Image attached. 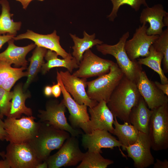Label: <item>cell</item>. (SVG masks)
I'll list each match as a JSON object with an SVG mask.
<instances>
[{
  "mask_svg": "<svg viewBox=\"0 0 168 168\" xmlns=\"http://www.w3.org/2000/svg\"><path fill=\"white\" fill-rule=\"evenodd\" d=\"M138 90L151 110L168 104V96L148 78L144 71L139 73L136 84Z\"/></svg>",
  "mask_w": 168,
  "mask_h": 168,
  "instance_id": "15",
  "label": "cell"
},
{
  "mask_svg": "<svg viewBox=\"0 0 168 168\" xmlns=\"http://www.w3.org/2000/svg\"><path fill=\"white\" fill-rule=\"evenodd\" d=\"M47 51V49L37 46L32 56L28 59L30 63L27 71V79L23 87V91L27 89L38 72L41 71L43 64L45 63L44 58Z\"/></svg>",
  "mask_w": 168,
  "mask_h": 168,
  "instance_id": "27",
  "label": "cell"
},
{
  "mask_svg": "<svg viewBox=\"0 0 168 168\" xmlns=\"http://www.w3.org/2000/svg\"><path fill=\"white\" fill-rule=\"evenodd\" d=\"M154 83L159 89L168 96V83L162 84L158 81H155Z\"/></svg>",
  "mask_w": 168,
  "mask_h": 168,
  "instance_id": "37",
  "label": "cell"
},
{
  "mask_svg": "<svg viewBox=\"0 0 168 168\" xmlns=\"http://www.w3.org/2000/svg\"><path fill=\"white\" fill-rule=\"evenodd\" d=\"M11 64L2 60H0V86L4 81L17 69L11 67Z\"/></svg>",
  "mask_w": 168,
  "mask_h": 168,
  "instance_id": "34",
  "label": "cell"
},
{
  "mask_svg": "<svg viewBox=\"0 0 168 168\" xmlns=\"http://www.w3.org/2000/svg\"><path fill=\"white\" fill-rule=\"evenodd\" d=\"M163 21L165 26L168 27V15H166L164 17Z\"/></svg>",
  "mask_w": 168,
  "mask_h": 168,
  "instance_id": "44",
  "label": "cell"
},
{
  "mask_svg": "<svg viewBox=\"0 0 168 168\" xmlns=\"http://www.w3.org/2000/svg\"><path fill=\"white\" fill-rule=\"evenodd\" d=\"M69 35L74 43V45L72 47L73 50L72 56L76 59L78 65L86 51L95 45L103 43L102 41L95 39V33L89 35L85 31H83V37L82 38H79L75 34L70 33Z\"/></svg>",
  "mask_w": 168,
  "mask_h": 168,
  "instance_id": "24",
  "label": "cell"
},
{
  "mask_svg": "<svg viewBox=\"0 0 168 168\" xmlns=\"http://www.w3.org/2000/svg\"><path fill=\"white\" fill-rule=\"evenodd\" d=\"M148 135L151 148L155 151L168 148V104L153 110Z\"/></svg>",
  "mask_w": 168,
  "mask_h": 168,
  "instance_id": "5",
  "label": "cell"
},
{
  "mask_svg": "<svg viewBox=\"0 0 168 168\" xmlns=\"http://www.w3.org/2000/svg\"><path fill=\"white\" fill-rule=\"evenodd\" d=\"M146 23L139 25L136 30L132 38L127 40L125 49L127 54L132 60L140 57H147L149 55L150 47L158 38L159 35L147 34V28Z\"/></svg>",
  "mask_w": 168,
  "mask_h": 168,
  "instance_id": "10",
  "label": "cell"
},
{
  "mask_svg": "<svg viewBox=\"0 0 168 168\" xmlns=\"http://www.w3.org/2000/svg\"><path fill=\"white\" fill-rule=\"evenodd\" d=\"M113 124L114 126L113 134L116 136L122 144L123 150L125 147L134 144L138 138L139 131L133 125L127 122L120 124L117 118L114 117Z\"/></svg>",
  "mask_w": 168,
  "mask_h": 168,
  "instance_id": "25",
  "label": "cell"
},
{
  "mask_svg": "<svg viewBox=\"0 0 168 168\" xmlns=\"http://www.w3.org/2000/svg\"><path fill=\"white\" fill-rule=\"evenodd\" d=\"M57 80L60 86L63 100L70 114L68 119L70 125L75 128L82 129L85 133L90 120L88 106L85 105L79 104L73 99L65 90L59 72L57 71Z\"/></svg>",
  "mask_w": 168,
  "mask_h": 168,
  "instance_id": "12",
  "label": "cell"
},
{
  "mask_svg": "<svg viewBox=\"0 0 168 168\" xmlns=\"http://www.w3.org/2000/svg\"><path fill=\"white\" fill-rule=\"evenodd\" d=\"M11 168L10 165L6 159L4 160H0V168Z\"/></svg>",
  "mask_w": 168,
  "mask_h": 168,
  "instance_id": "40",
  "label": "cell"
},
{
  "mask_svg": "<svg viewBox=\"0 0 168 168\" xmlns=\"http://www.w3.org/2000/svg\"><path fill=\"white\" fill-rule=\"evenodd\" d=\"M129 36L127 31L119 39L116 44L109 45L106 44L96 45L97 50L104 55L110 54L116 59L117 63L124 76L137 84L140 72L142 70V65L137 60H131L127 54L125 49L126 41Z\"/></svg>",
  "mask_w": 168,
  "mask_h": 168,
  "instance_id": "3",
  "label": "cell"
},
{
  "mask_svg": "<svg viewBox=\"0 0 168 168\" xmlns=\"http://www.w3.org/2000/svg\"><path fill=\"white\" fill-rule=\"evenodd\" d=\"M48 164L46 161H44L38 164L35 168H47Z\"/></svg>",
  "mask_w": 168,
  "mask_h": 168,
  "instance_id": "43",
  "label": "cell"
},
{
  "mask_svg": "<svg viewBox=\"0 0 168 168\" xmlns=\"http://www.w3.org/2000/svg\"><path fill=\"white\" fill-rule=\"evenodd\" d=\"M113 4V8L110 14L107 18L111 21H114L117 16V13L120 7L124 5L127 4L130 6L136 12H138L141 6L143 5L145 7L148 6L146 0H110Z\"/></svg>",
  "mask_w": 168,
  "mask_h": 168,
  "instance_id": "31",
  "label": "cell"
},
{
  "mask_svg": "<svg viewBox=\"0 0 168 168\" xmlns=\"http://www.w3.org/2000/svg\"><path fill=\"white\" fill-rule=\"evenodd\" d=\"M13 93L11 108L7 117L19 119L22 114L27 116H32L31 109L26 107L25 104L26 100L30 97V95L28 93L24 92L22 85L18 84L16 85Z\"/></svg>",
  "mask_w": 168,
  "mask_h": 168,
  "instance_id": "22",
  "label": "cell"
},
{
  "mask_svg": "<svg viewBox=\"0 0 168 168\" xmlns=\"http://www.w3.org/2000/svg\"><path fill=\"white\" fill-rule=\"evenodd\" d=\"M33 116H23L16 119L7 117L4 128L6 132L5 138L9 143H19L29 142L35 136L39 125Z\"/></svg>",
  "mask_w": 168,
  "mask_h": 168,
  "instance_id": "6",
  "label": "cell"
},
{
  "mask_svg": "<svg viewBox=\"0 0 168 168\" xmlns=\"http://www.w3.org/2000/svg\"><path fill=\"white\" fill-rule=\"evenodd\" d=\"M44 93L47 96H49L52 94V87L50 86H46L44 89Z\"/></svg>",
  "mask_w": 168,
  "mask_h": 168,
  "instance_id": "41",
  "label": "cell"
},
{
  "mask_svg": "<svg viewBox=\"0 0 168 168\" xmlns=\"http://www.w3.org/2000/svg\"><path fill=\"white\" fill-rule=\"evenodd\" d=\"M6 151L5 158L12 168H35L43 162L29 142L9 143Z\"/></svg>",
  "mask_w": 168,
  "mask_h": 168,
  "instance_id": "9",
  "label": "cell"
},
{
  "mask_svg": "<svg viewBox=\"0 0 168 168\" xmlns=\"http://www.w3.org/2000/svg\"><path fill=\"white\" fill-rule=\"evenodd\" d=\"M167 15L168 13L164 9L163 6L158 3L144 8L141 12L139 21L142 24L149 23V26L147 30V35H160L163 31V28L165 26L163 18Z\"/></svg>",
  "mask_w": 168,
  "mask_h": 168,
  "instance_id": "19",
  "label": "cell"
},
{
  "mask_svg": "<svg viewBox=\"0 0 168 168\" xmlns=\"http://www.w3.org/2000/svg\"><path fill=\"white\" fill-rule=\"evenodd\" d=\"M14 36L13 35L7 34L0 35V49H1L3 44L7 42L9 40L13 39Z\"/></svg>",
  "mask_w": 168,
  "mask_h": 168,
  "instance_id": "39",
  "label": "cell"
},
{
  "mask_svg": "<svg viewBox=\"0 0 168 168\" xmlns=\"http://www.w3.org/2000/svg\"><path fill=\"white\" fill-rule=\"evenodd\" d=\"M0 116V140L3 141L5 140L6 132L4 128V122Z\"/></svg>",
  "mask_w": 168,
  "mask_h": 168,
  "instance_id": "38",
  "label": "cell"
},
{
  "mask_svg": "<svg viewBox=\"0 0 168 168\" xmlns=\"http://www.w3.org/2000/svg\"><path fill=\"white\" fill-rule=\"evenodd\" d=\"M155 49L163 55V71L164 73L168 72V27L159 35L152 44Z\"/></svg>",
  "mask_w": 168,
  "mask_h": 168,
  "instance_id": "30",
  "label": "cell"
},
{
  "mask_svg": "<svg viewBox=\"0 0 168 168\" xmlns=\"http://www.w3.org/2000/svg\"><path fill=\"white\" fill-rule=\"evenodd\" d=\"M124 75L117 63L110 67L107 73L97 78L87 81L86 93L89 98L98 102L104 101L107 103L113 91Z\"/></svg>",
  "mask_w": 168,
  "mask_h": 168,
  "instance_id": "4",
  "label": "cell"
},
{
  "mask_svg": "<svg viewBox=\"0 0 168 168\" xmlns=\"http://www.w3.org/2000/svg\"><path fill=\"white\" fill-rule=\"evenodd\" d=\"M66 108L63 99L60 102L56 99L50 100L46 103L45 110H39L38 117L39 121L66 131L71 136L78 137L83 133L80 129L75 128L68 123L65 116Z\"/></svg>",
  "mask_w": 168,
  "mask_h": 168,
  "instance_id": "7",
  "label": "cell"
},
{
  "mask_svg": "<svg viewBox=\"0 0 168 168\" xmlns=\"http://www.w3.org/2000/svg\"><path fill=\"white\" fill-rule=\"evenodd\" d=\"M82 145L89 152L102 153L101 149L108 148L113 149L120 147L122 144L110 133L105 130L96 129L89 133H83L81 139Z\"/></svg>",
  "mask_w": 168,
  "mask_h": 168,
  "instance_id": "16",
  "label": "cell"
},
{
  "mask_svg": "<svg viewBox=\"0 0 168 168\" xmlns=\"http://www.w3.org/2000/svg\"></svg>",
  "mask_w": 168,
  "mask_h": 168,
  "instance_id": "47",
  "label": "cell"
},
{
  "mask_svg": "<svg viewBox=\"0 0 168 168\" xmlns=\"http://www.w3.org/2000/svg\"><path fill=\"white\" fill-rule=\"evenodd\" d=\"M141 97L136 84L124 75L107 105L114 117L130 124L128 118L130 112Z\"/></svg>",
  "mask_w": 168,
  "mask_h": 168,
  "instance_id": "1",
  "label": "cell"
},
{
  "mask_svg": "<svg viewBox=\"0 0 168 168\" xmlns=\"http://www.w3.org/2000/svg\"><path fill=\"white\" fill-rule=\"evenodd\" d=\"M149 51L148 56L138 59V63L141 65L147 66L157 72L159 76L161 84L168 83V79L161 68V63L163 58V54L157 51L152 45L150 47Z\"/></svg>",
  "mask_w": 168,
  "mask_h": 168,
  "instance_id": "28",
  "label": "cell"
},
{
  "mask_svg": "<svg viewBox=\"0 0 168 168\" xmlns=\"http://www.w3.org/2000/svg\"><path fill=\"white\" fill-rule=\"evenodd\" d=\"M88 112L90 116V120L85 133L100 129L106 130L113 134L114 116L105 101H101L95 106L89 107Z\"/></svg>",
  "mask_w": 168,
  "mask_h": 168,
  "instance_id": "17",
  "label": "cell"
},
{
  "mask_svg": "<svg viewBox=\"0 0 168 168\" xmlns=\"http://www.w3.org/2000/svg\"><path fill=\"white\" fill-rule=\"evenodd\" d=\"M13 95V91H6L0 86V114L2 119L9 115Z\"/></svg>",
  "mask_w": 168,
  "mask_h": 168,
  "instance_id": "32",
  "label": "cell"
},
{
  "mask_svg": "<svg viewBox=\"0 0 168 168\" xmlns=\"http://www.w3.org/2000/svg\"><path fill=\"white\" fill-rule=\"evenodd\" d=\"M13 39L15 40H30L33 41L37 46L54 51L63 58L67 57L70 54L66 52L60 45V37L57 35L56 30L50 34L42 35L28 30L25 33L14 36Z\"/></svg>",
  "mask_w": 168,
  "mask_h": 168,
  "instance_id": "18",
  "label": "cell"
},
{
  "mask_svg": "<svg viewBox=\"0 0 168 168\" xmlns=\"http://www.w3.org/2000/svg\"><path fill=\"white\" fill-rule=\"evenodd\" d=\"M34 137L28 142L42 161H45L53 150L59 149L70 137L68 132L58 129L45 122L39 121Z\"/></svg>",
  "mask_w": 168,
  "mask_h": 168,
  "instance_id": "2",
  "label": "cell"
},
{
  "mask_svg": "<svg viewBox=\"0 0 168 168\" xmlns=\"http://www.w3.org/2000/svg\"><path fill=\"white\" fill-rule=\"evenodd\" d=\"M0 156H1L4 159L5 158V153L4 152H0Z\"/></svg>",
  "mask_w": 168,
  "mask_h": 168,
  "instance_id": "45",
  "label": "cell"
},
{
  "mask_svg": "<svg viewBox=\"0 0 168 168\" xmlns=\"http://www.w3.org/2000/svg\"><path fill=\"white\" fill-rule=\"evenodd\" d=\"M84 154L80 149L77 137L71 136L57 152L49 156L45 161L49 168L75 166L81 162Z\"/></svg>",
  "mask_w": 168,
  "mask_h": 168,
  "instance_id": "8",
  "label": "cell"
},
{
  "mask_svg": "<svg viewBox=\"0 0 168 168\" xmlns=\"http://www.w3.org/2000/svg\"><path fill=\"white\" fill-rule=\"evenodd\" d=\"M154 168H168V161L165 159L161 161L158 159H156V162L153 164Z\"/></svg>",
  "mask_w": 168,
  "mask_h": 168,
  "instance_id": "35",
  "label": "cell"
},
{
  "mask_svg": "<svg viewBox=\"0 0 168 168\" xmlns=\"http://www.w3.org/2000/svg\"><path fill=\"white\" fill-rule=\"evenodd\" d=\"M152 112L141 96L138 103L131 110L128 118L129 123L139 131L148 134Z\"/></svg>",
  "mask_w": 168,
  "mask_h": 168,
  "instance_id": "21",
  "label": "cell"
},
{
  "mask_svg": "<svg viewBox=\"0 0 168 168\" xmlns=\"http://www.w3.org/2000/svg\"><path fill=\"white\" fill-rule=\"evenodd\" d=\"M52 94L55 97L57 98L60 96L61 91L60 85L58 82L52 86Z\"/></svg>",
  "mask_w": 168,
  "mask_h": 168,
  "instance_id": "36",
  "label": "cell"
},
{
  "mask_svg": "<svg viewBox=\"0 0 168 168\" xmlns=\"http://www.w3.org/2000/svg\"><path fill=\"white\" fill-rule=\"evenodd\" d=\"M151 148V143L148 134L139 131L135 142L126 147L125 151L128 156L133 160L134 167L146 168L154 163Z\"/></svg>",
  "mask_w": 168,
  "mask_h": 168,
  "instance_id": "13",
  "label": "cell"
},
{
  "mask_svg": "<svg viewBox=\"0 0 168 168\" xmlns=\"http://www.w3.org/2000/svg\"><path fill=\"white\" fill-rule=\"evenodd\" d=\"M114 163L113 160L103 157L100 152L87 151L77 168H106Z\"/></svg>",
  "mask_w": 168,
  "mask_h": 168,
  "instance_id": "29",
  "label": "cell"
},
{
  "mask_svg": "<svg viewBox=\"0 0 168 168\" xmlns=\"http://www.w3.org/2000/svg\"><path fill=\"white\" fill-rule=\"evenodd\" d=\"M113 61L101 58L89 49L83 55L78 69L72 74L76 77L87 78L99 76L108 73Z\"/></svg>",
  "mask_w": 168,
  "mask_h": 168,
  "instance_id": "11",
  "label": "cell"
},
{
  "mask_svg": "<svg viewBox=\"0 0 168 168\" xmlns=\"http://www.w3.org/2000/svg\"><path fill=\"white\" fill-rule=\"evenodd\" d=\"M17 1L20 2L24 9H26L30 2L32 0H16Z\"/></svg>",
  "mask_w": 168,
  "mask_h": 168,
  "instance_id": "42",
  "label": "cell"
},
{
  "mask_svg": "<svg viewBox=\"0 0 168 168\" xmlns=\"http://www.w3.org/2000/svg\"><path fill=\"white\" fill-rule=\"evenodd\" d=\"M26 68V67H24L17 68L4 81L1 86L6 91H10L11 88L18 80L23 77H27L28 72H23Z\"/></svg>",
  "mask_w": 168,
  "mask_h": 168,
  "instance_id": "33",
  "label": "cell"
},
{
  "mask_svg": "<svg viewBox=\"0 0 168 168\" xmlns=\"http://www.w3.org/2000/svg\"><path fill=\"white\" fill-rule=\"evenodd\" d=\"M2 12L0 15V35H7L15 36L21 27V21L14 22L11 18L13 14L10 13V7L7 0H0Z\"/></svg>",
  "mask_w": 168,
  "mask_h": 168,
  "instance_id": "26",
  "label": "cell"
},
{
  "mask_svg": "<svg viewBox=\"0 0 168 168\" xmlns=\"http://www.w3.org/2000/svg\"><path fill=\"white\" fill-rule=\"evenodd\" d=\"M39 0V1H44V0Z\"/></svg>",
  "mask_w": 168,
  "mask_h": 168,
  "instance_id": "46",
  "label": "cell"
},
{
  "mask_svg": "<svg viewBox=\"0 0 168 168\" xmlns=\"http://www.w3.org/2000/svg\"><path fill=\"white\" fill-rule=\"evenodd\" d=\"M14 40L12 39L8 42L6 49L0 53V60L5 61L11 64H14L16 67H26L28 62L26 59L27 54L36 46L31 43L26 46L19 47L14 44Z\"/></svg>",
  "mask_w": 168,
  "mask_h": 168,
  "instance_id": "20",
  "label": "cell"
},
{
  "mask_svg": "<svg viewBox=\"0 0 168 168\" xmlns=\"http://www.w3.org/2000/svg\"><path fill=\"white\" fill-rule=\"evenodd\" d=\"M59 73L65 90L77 102L90 108L98 104V102L91 99L86 93L85 88L87 86V79L75 76L68 70L60 71Z\"/></svg>",
  "mask_w": 168,
  "mask_h": 168,
  "instance_id": "14",
  "label": "cell"
},
{
  "mask_svg": "<svg viewBox=\"0 0 168 168\" xmlns=\"http://www.w3.org/2000/svg\"><path fill=\"white\" fill-rule=\"evenodd\" d=\"M58 56L54 51L50 49L47 50L44 57L47 62L43 64L41 69L43 74H46L50 69L55 67L65 68L71 73L73 69L78 68L79 65L76 59L71 54L63 59L58 58Z\"/></svg>",
  "mask_w": 168,
  "mask_h": 168,
  "instance_id": "23",
  "label": "cell"
}]
</instances>
